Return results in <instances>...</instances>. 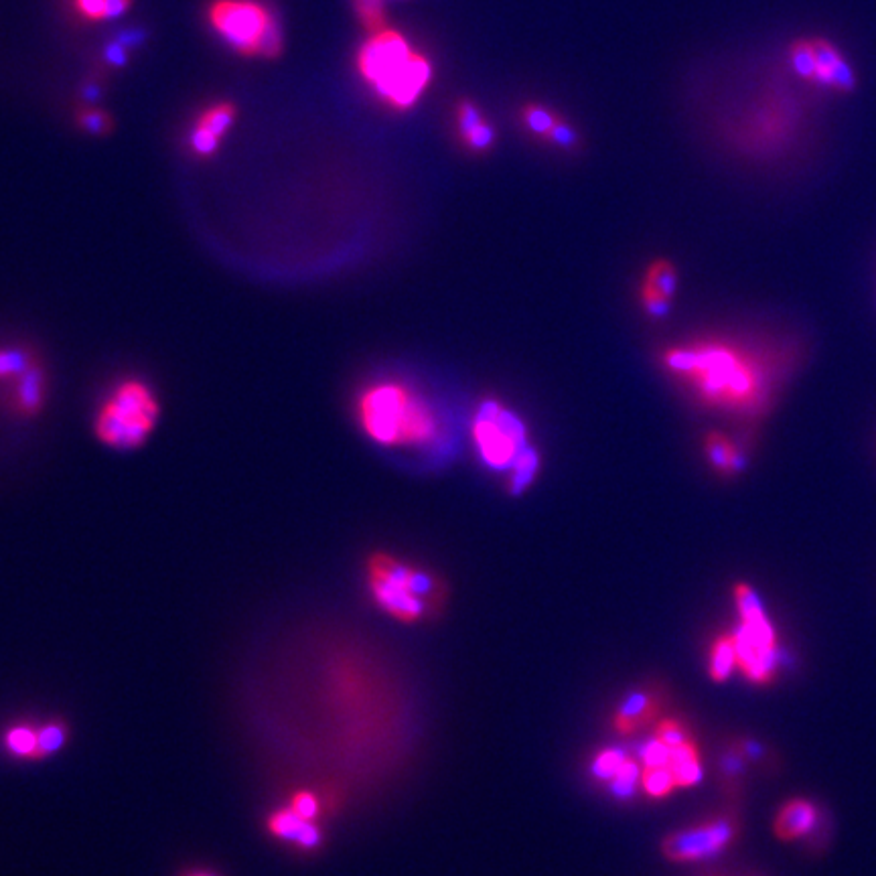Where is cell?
Wrapping results in <instances>:
<instances>
[{"instance_id":"cell-20","label":"cell","mask_w":876,"mask_h":876,"mask_svg":"<svg viewBox=\"0 0 876 876\" xmlns=\"http://www.w3.org/2000/svg\"><path fill=\"white\" fill-rule=\"evenodd\" d=\"M814 53H816V78H814V88H824L828 90L830 80L834 76V71L842 65V61L846 59L844 53L840 51L838 45H834L830 39L824 37H814Z\"/></svg>"},{"instance_id":"cell-11","label":"cell","mask_w":876,"mask_h":876,"mask_svg":"<svg viewBox=\"0 0 876 876\" xmlns=\"http://www.w3.org/2000/svg\"><path fill=\"white\" fill-rule=\"evenodd\" d=\"M702 453L710 469L724 479H733L747 469V451L726 432H706L702 438Z\"/></svg>"},{"instance_id":"cell-4","label":"cell","mask_w":876,"mask_h":876,"mask_svg":"<svg viewBox=\"0 0 876 876\" xmlns=\"http://www.w3.org/2000/svg\"><path fill=\"white\" fill-rule=\"evenodd\" d=\"M368 584L376 603L402 623L438 617L449 599L445 580L386 552L370 556Z\"/></svg>"},{"instance_id":"cell-25","label":"cell","mask_w":876,"mask_h":876,"mask_svg":"<svg viewBox=\"0 0 876 876\" xmlns=\"http://www.w3.org/2000/svg\"><path fill=\"white\" fill-rule=\"evenodd\" d=\"M351 7L359 25L368 33L388 27L386 0H351Z\"/></svg>"},{"instance_id":"cell-23","label":"cell","mask_w":876,"mask_h":876,"mask_svg":"<svg viewBox=\"0 0 876 876\" xmlns=\"http://www.w3.org/2000/svg\"><path fill=\"white\" fill-rule=\"evenodd\" d=\"M520 118H522L524 128H526L532 136H536L538 140L546 142V138L550 136L552 128L558 124V120H560L562 116H560L556 110H552V108H548V106H544V104L530 102V104H526V106L522 108Z\"/></svg>"},{"instance_id":"cell-24","label":"cell","mask_w":876,"mask_h":876,"mask_svg":"<svg viewBox=\"0 0 876 876\" xmlns=\"http://www.w3.org/2000/svg\"><path fill=\"white\" fill-rule=\"evenodd\" d=\"M641 787L649 797L662 799L678 789V781L670 765H649L641 767Z\"/></svg>"},{"instance_id":"cell-7","label":"cell","mask_w":876,"mask_h":876,"mask_svg":"<svg viewBox=\"0 0 876 876\" xmlns=\"http://www.w3.org/2000/svg\"><path fill=\"white\" fill-rule=\"evenodd\" d=\"M471 441L483 467L501 475H507L532 447L524 418L497 398H485L475 406Z\"/></svg>"},{"instance_id":"cell-17","label":"cell","mask_w":876,"mask_h":876,"mask_svg":"<svg viewBox=\"0 0 876 876\" xmlns=\"http://www.w3.org/2000/svg\"><path fill=\"white\" fill-rule=\"evenodd\" d=\"M785 65L793 73V78L801 84H810L814 88L816 78V53L814 43L808 37H801L789 43L785 51Z\"/></svg>"},{"instance_id":"cell-10","label":"cell","mask_w":876,"mask_h":876,"mask_svg":"<svg viewBox=\"0 0 876 876\" xmlns=\"http://www.w3.org/2000/svg\"><path fill=\"white\" fill-rule=\"evenodd\" d=\"M236 106L232 102H215L203 108L191 130H189V149L195 157L207 159L215 155V151L222 144L224 136L232 128L236 120Z\"/></svg>"},{"instance_id":"cell-34","label":"cell","mask_w":876,"mask_h":876,"mask_svg":"<svg viewBox=\"0 0 876 876\" xmlns=\"http://www.w3.org/2000/svg\"><path fill=\"white\" fill-rule=\"evenodd\" d=\"M191 876H213V874H205V872H197V874H191Z\"/></svg>"},{"instance_id":"cell-32","label":"cell","mask_w":876,"mask_h":876,"mask_svg":"<svg viewBox=\"0 0 876 876\" xmlns=\"http://www.w3.org/2000/svg\"><path fill=\"white\" fill-rule=\"evenodd\" d=\"M290 810L299 814L303 820L315 822L321 812V799L313 791H299L290 799Z\"/></svg>"},{"instance_id":"cell-27","label":"cell","mask_w":876,"mask_h":876,"mask_svg":"<svg viewBox=\"0 0 876 876\" xmlns=\"http://www.w3.org/2000/svg\"><path fill=\"white\" fill-rule=\"evenodd\" d=\"M33 365L31 357L15 347H0V382H17Z\"/></svg>"},{"instance_id":"cell-9","label":"cell","mask_w":876,"mask_h":876,"mask_svg":"<svg viewBox=\"0 0 876 876\" xmlns=\"http://www.w3.org/2000/svg\"><path fill=\"white\" fill-rule=\"evenodd\" d=\"M739 820L733 814L716 816L696 826L672 832L662 842V852L672 862H700L718 856L739 836Z\"/></svg>"},{"instance_id":"cell-13","label":"cell","mask_w":876,"mask_h":876,"mask_svg":"<svg viewBox=\"0 0 876 876\" xmlns=\"http://www.w3.org/2000/svg\"><path fill=\"white\" fill-rule=\"evenodd\" d=\"M818 822V808L808 799H791L779 810L773 830L783 842L799 840L810 834Z\"/></svg>"},{"instance_id":"cell-15","label":"cell","mask_w":876,"mask_h":876,"mask_svg":"<svg viewBox=\"0 0 876 876\" xmlns=\"http://www.w3.org/2000/svg\"><path fill=\"white\" fill-rule=\"evenodd\" d=\"M47 398V382L43 372L33 363L31 368L15 382L11 392V406L21 416H35Z\"/></svg>"},{"instance_id":"cell-8","label":"cell","mask_w":876,"mask_h":876,"mask_svg":"<svg viewBox=\"0 0 876 876\" xmlns=\"http://www.w3.org/2000/svg\"><path fill=\"white\" fill-rule=\"evenodd\" d=\"M733 637L743 676L755 684H769L779 668V643L765 609L743 615Z\"/></svg>"},{"instance_id":"cell-1","label":"cell","mask_w":876,"mask_h":876,"mask_svg":"<svg viewBox=\"0 0 876 876\" xmlns=\"http://www.w3.org/2000/svg\"><path fill=\"white\" fill-rule=\"evenodd\" d=\"M664 372L694 400L733 416H757L769 406L775 374L755 349L720 337L668 345L660 353Z\"/></svg>"},{"instance_id":"cell-31","label":"cell","mask_w":876,"mask_h":876,"mask_svg":"<svg viewBox=\"0 0 876 876\" xmlns=\"http://www.w3.org/2000/svg\"><path fill=\"white\" fill-rule=\"evenodd\" d=\"M544 144H552V146H556V149H560V151H572V149H576V146L580 144V134H578V130L570 122L560 118L558 124L552 128V132H550V136L546 138Z\"/></svg>"},{"instance_id":"cell-18","label":"cell","mask_w":876,"mask_h":876,"mask_svg":"<svg viewBox=\"0 0 876 876\" xmlns=\"http://www.w3.org/2000/svg\"><path fill=\"white\" fill-rule=\"evenodd\" d=\"M542 471V453L536 445H532L520 459L518 463L511 467V471L505 475V487L511 495H522L524 491H528L538 475Z\"/></svg>"},{"instance_id":"cell-12","label":"cell","mask_w":876,"mask_h":876,"mask_svg":"<svg viewBox=\"0 0 876 876\" xmlns=\"http://www.w3.org/2000/svg\"><path fill=\"white\" fill-rule=\"evenodd\" d=\"M662 712V696L653 690L631 692L617 708L613 716V726L619 735H633L643 730Z\"/></svg>"},{"instance_id":"cell-2","label":"cell","mask_w":876,"mask_h":876,"mask_svg":"<svg viewBox=\"0 0 876 876\" xmlns=\"http://www.w3.org/2000/svg\"><path fill=\"white\" fill-rule=\"evenodd\" d=\"M355 420L372 443L384 449H430L443 441V418L412 384L384 378L359 390Z\"/></svg>"},{"instance_id":"cell-16","label":"cell","mask_w":876,"mask_h":876,"mask_svg":"<svg viewBox=\"0 0 876 876\" xmlns=\"http://www.w3.org/2000/svg\"><path fill=\"white\" fill-rule=\"evenodd\" d=\"M670 769L674 771L678 787H692L702 779V759L694 739L672 749Z\"/></svg>"},{"instance_id":"cell-14","label":"cell","mask_w":876,"mask_h":876,"mask_svg":"<svg viewBox=\"0 0 876 876\" xmlns=\"http://www.w3.org/2000/svg\"><path fill=\"white\" fill-rule=\"evenodd\" d=\"M268 830L280 840L295 842L303 850H315L323 842V832L317 824L303 820L299 814L288 810H278L268 818Z\"/></svg>"},{"instance_id":"cell-19","label":"cell","mask_w":876,"mask_h":876,"mask_svg":"<svg viewBox=\"0 0 876 876\" xmlns=\"http://www.w3.org/2000/svg\"><path fill=\"white\" fill-rule=\"evenodd\" d=\"M737 668V649H735V637L733 633H724L716 637V641L710 647L708 657V674L714 682H724Z\"/></svg>"},{"instance_id":"cell-22","label":"cell","mask_w":876,"mask_h":876,"mask_svg":"<svg viewBox=\"0 0 876 876\" xmlns=\"http://www.w3.org/2000/svg\"><path fill=\"white\" fill-rule=\"evenodd\" d=\"M641 280L649 282L657 290H662L664 295L674 299L676 292H678V286H680V272H678L676 264L670 262L668 258H657L645 266Z\"/></svg>"},{"instance_id":"cell-5","label":"cell","mask_w":876,"mask_h":876,"mask_svg":"<svg viewBox=\"0 0 876 876\" xmlns=\"http://www.w3.org/2000/svg\"><path fill=\"white\" fill-rule=\"evenodd\" d=\"M161 418V400L149 382L126 378L116 382L98 406L96 438L116 451H130L146 443Z\"/></svg>"},{"instance_id":"cell-29","label":"cell","mask_w":876,"mask_h":876,"mask_svg":"<svg viewBox=\"0 0 876 876\" xmlns=\"http://www.w3.org/2000/svg\"><path fill=\"white\" fill-rule=\"evenodd\" d=\"M655 739H660L666 747H670V749H674V747H680V745H684L686 741H690V739H694L692 735H690V730L680 722V720H674V718H664V720H660L657 722V726H655V735H653Z\"/></svg>"},{"instance_id":"cell-30","label":"cell","mask_w":876,"mask_h":876,"mask_svg":"<svg viewBox=\"0 0 876 876\" xmlns=\"http://www.w3.org/2000/svg\"><path fill=\"white\" fill-rule=\"evenodd\" d=\"M627 753H623V751H619V749H605V751H601L597 757H595V761H593V773H595V777L597 779H601V781H611L615 775H617V771L623 767V763L627 761Z\"/></svg>"},{"instance_id":"cell-21","label":"cell","mask_w":876,"mask_h":876,"mask_svg":"<svg viewBox=\"0 0 876 876\" xmlns=\"http://www.w3.org/2000/svg\"><path fill=\"white\" fill-rule=\"evenodd\" d=\"M132 0H71V9L82 21L102 23L124 15Z\"/></svg>"},{"instance_id":"cell-33","label":"cell","mask_w":876,"mask_h":876,"mask_svg":"<svg viewBox=\"0 0 876 876\" xmlns=\"http://www.w3.org/2000/svg\"><path fill=\"white\" fill-rule=\"evenodd\" d=\"M80 122L90 132H104L110 126L108 116L104 112H98V110H84L80 116Z\"/></svg>"},{"instance_id":"cell-3","label":"cell","mask_w":876,"mask_h":876,"mask_svg":"<svg viewBox=\"0 0 876 876\" xmlns=\"http://www.w3.org/2000/svg\"><path fill=\"white\" fill-rule=\"evenodd\" d=\"M355 71L372 96L392 112L414 108L434 78L428 55L392 27L368 33L361 41L355 51Z\"/></svg>"},{"instance_id":"cell-6","label":"cell","mask_w":876,"mask_h":876,"mask_svg":"<svg viewBox=\"0 0 876 876\" xmlns=\"http://www.w3.org/2000/svg\"><path fill=\"white\" fill-rule=\"evenodd\" d=\"M205 19L209 29L242 57L272 59L282 51L280 21L264 0H211Z\"/></svg>"},{"instance_id":"cell-28","label":"cell","mask_w":876,"mask_h":876,"mask_svg":"<svg viewBox=\"0 0 876 876\" xmlns=\"http://www.w3.org/2000/svg\"><path fill=\"white\" fill-rule=\"evenodd\" d=\"M67 741V726L61 722H49L37 730V761L59 751Z\"/></svg>"},{"instance_id":"cell-26","label":"cell","mask_w":876,"mask_h":876,"mask_svg":"<svg viewBox=\"0 0 876 876\" xmlns=\"http://www.w3.org/2000/svg\"><path fill=\"white\" fill-rule=\"evenodd\" d=\"M5 745L11 755L37 761V730L33 726L19 724L9 728V733L5 735Z\"/></svg>"}]
</instances>
